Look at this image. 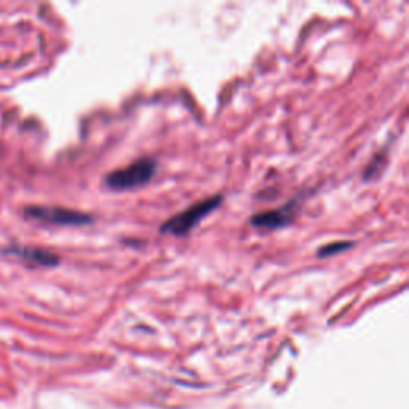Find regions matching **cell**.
Returning <instances> with one entry per match:
<instances>
[{"label": "cell", "instance_id": "cell-1", "mask_svg": "<svg viewBox=\"0 0 409 409\" xmlns=\"http://www.w3.org/2000/svg\"><path fill=\"white\" fill-rule=\"evenodd\" d=\"M157 171L156 160L151 157L139 158L125 168L115 170L106 176V185L112 190L136 189L151 181Z\"/></svg>", "mask_w": 409, "mask_h": 409}, {"label": "cell", "instance_id": "cell-2", "mask_svg": "<svg viewBox=\"0 0 409 409\" xmlns=\"http://www.w3.org/2000/svg\"><path fill=\"white\" fill-rule=\"evenodd\" d=\"M222 202V195H213L209 198L192 204L187 209H184L182 213L173 216L170 221H166L160 232L162 234H171L176 236H181L189 234L198 222H200L204 216H208L211 211L219 207Z\"/></svg>", "mask_w": 409, "mask_h": 409}, {"label": "cell", "instance_id": "cell-3", "mask_svg": "<svg viewBox=\"0 0 409 409\" xmlns=\"http://www.w3.org/2000/svg\"><path fill=\"white\" fill-rule=\"evenodd\" d=\"M24 213L31 219L56 224V226H85L93 221L92 216L80 213V211L58 207H32Z\"/></svg>", "mask_w": 409, "mask_h": 409}, {"label": "cell", "instance_id": "cell-4", "mask_svg": "<svg viewBox=\"0 0 409 409\" xmlns=\"http://www.w3.org/2000/svg\"><path fill=\"white\" fill-rule=\"evenodd\" d=\"M296 203H288L283 208L280 209H271V211H262V213L254 214L251 217V224L258 229H280L288 226L293 221V208Z\"/></svg>", "mask_w": 409, "mask_h": 409}, {"label": "cell", "instance_id": "cell-5", "mask_svg": "<svg viewBox=\"0 0 409 409\" xmlns=\"http://www.w3.org/2000/svg\"><path fill=\"white\" fill-rule=\"evenodd\" d=\"M18 258H21L24 261H28L29 264L34 266H43V267H53L56 264H60V258L56 254L47 251V249L42 248H31V246H21L11 249Z\"/></svg>", "mask_w": 409, "mask_h": 409}, {"label": "cell", "instance_id": "cell-6", "mask_svg": "<svg viewBox=\"0 0 409 409\" xmlns=\"http://www.w3.org/2000/svg\"><path fill=\"white\" fill-rule=\"evenodd\" d=\"M354 246V241H336V243H328L323 248L318 249V258H328V256L337 254L344 251V249Z\"/></svg>", "mask_w": 409, "mask_h": 409}]
</instances>
